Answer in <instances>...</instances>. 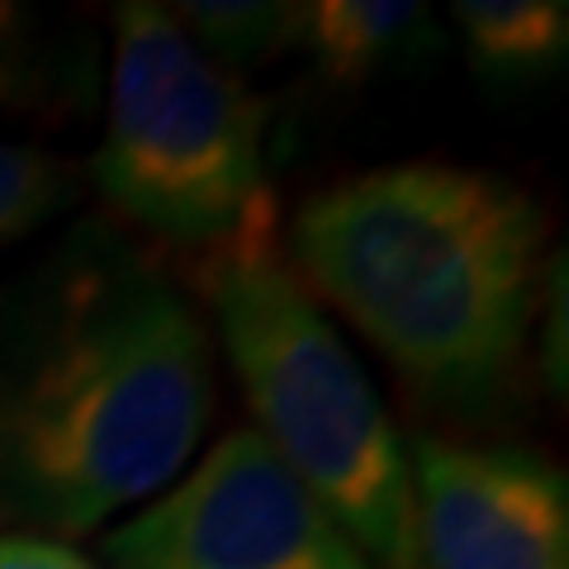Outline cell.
Listing matches in <instances>:
<instances>
[{
    "label": "cell",
    "instance_id": "3957f363",
    "mask_svg": "<svg viewBox=\"0 0 569 569\" xmlns=\"http://www.w3.org/2000/svg\"><path fill=\"white\" fill-rule=\"evenodd\" d=\"M200 290L266 451L328 508L370 569H418L408 447L342 332L284 261L276 200L204 247Z\"/></svg>",
    "mask_w": 569,
    "mask_h": 569
},
{
    "label": "cell",
    "instance_id": "8992f818",
    "mask_svg": "<svg viewBox=\"0 0 569 569\" xmlns=\"http://www.w3.org/2000/svg\"><path fill=\"white\" fill-rule=\"evenodd\" d=\"M408 479L418 569H569V485L550 460L422 437Z\"/></svg>",
    "mask_w": 569,
    "mask_h": 569
},
{
    "label": "cell",
    "instance_id": "5b68a950",
    "mask_svg": "<svg viewBox=\"0 0 569 569\" xmlns=\"http://www.w3.org/2000/svg\"><path fill=\"white\" fill-rule=\"evenodd\" d=\"M104 569H370V560L252 427H238L104 531Z\"/></svg>",
    "mask_w": 569,
    "mask_h": 569
},
{
    "label": "cell",
    "instance_id": "6da1fadb",
    "mask_svg": "<svg viewBox=\"0 0 569 569\" xmlns=\"http://www.w3.org/2000/svg\"><path fill=\"white\" fill-rule=\"evenodd\" d=\"M213 418L209 328L142 261L67 271L0 351V527L91 537L157 498Z\"/></svg>",
    "mask_w": 569,
    "mask_h": 569
},
{
    "label": "cell",
    "instance_id": "9c48e42d",
    "mask_svg": "<svg viewBox=\"0 0 569 569\" xmlns=\"http://www.w3.org/2000/svg\"><path fill=\"white\" fill-rule=\"evenodd\" d=\"M194 48L209 52L219 67L242 77L247 62H266L295 48L299 6H242V0H186L171 6Z\"/></svg>",
    "mask_w": 569,
    "mask_h": 569
},
{
    "label": "cell",
    "instance_id": "7c38bea8",
    "mask_svg": "<svg viewBox=\"0 0 569 569\" xmlns=\"http://www.w3.org/2000/svg\"><path fill=\"white\" fill-rule=\"evenodd\" d=\"M0 569H104V565L71 550L67 541L29 537V531H0Z\"/></svg>",
    "mask_w": 569,
    "mask_h": 569
},
{
    "label": "cell",
    "instance_id": "7a4b0ae2",
    "mask_svg": "<svg viewBox=\"0 0 569 569\" xmlns=\"http://www.w3.org/2000/svg\"><path fill=\"white\" fill-rule=\"evenodd\" d=\"M290 242L309 295L427 395L479 403L512 376L546 261V209L508 176L376 167L309 194Z\"/></svg>",
    "mask_w": 569,
    "mask_h": 569
},
{
    "label": "cell",
    "instance_id": "ba28073f",
    "mask_svg": "<svg viewBox=\"0 0 569 569\" xmlns=\"http://www.w3.org/2000/svg\"><path fill=\"white\" fill-rule=\"evenodd\" d=\"M466 58L489 81L550 77L569 52V6L560 0H456Z\"/></svg>",
    "mask_w": 569,
    "mask_h": 569
},
{
    "label": "cell",
    "instance_id": "52a82bcc",
    "mask_svg": "<svg viewBox=\"0 0 569 569\" xmlns=\"http://www.w3.org/2000/svg\"><path fill=\"white\" fill-rule=\"evenodd\" d=\"M427 24V6L413 0H309L299 6L295 48L328 86H361L408 58Z\"/></svg>",
    "mask_w": 569,
    "mask_h": 569
},
{
    "label": "cell",
    "instance_id": "277c9868",
    "mask_svg": "<svg viewBox=\"0 0 569 569\" xmlns=\"http://www.w3.org/2000/svg\"><path fill=\"white\" fill-rule=\"evenodd\" d=\"M266 123L271 104L194 48L171 6L114 10L110 104L91 171L119 213L200 252L223 242L271 200Z\"/></svg>",
    "mask_w": 569,
    "mask_h": 569
},
{
    "label": "cell",
    "instance_id": "8fae6325",
    "mask_svg": "<svg viewBox=\"0 0 569 569\" xmlns=\"http://www.w3.org/2000/svg\"><path fill=\"white\" fill-rule=\"evenodd\" d=\"M43 52L33 43L29 14L0 0V110H20L39 96Z\"/></svg>",
    "mask_w": 569,
    "mask_h": 569
},
{
    "label": "cell",
    "instance_id": "30bf717a",
    "mask_svg": "<svg viewBox=\"0 0 569 569\" xmlns=\"http://www.w3.org/2000/svg\"><path fill=\"white\" fill-rule=\"evenodd\" d=\"M71 194H77V181L58 157L24 148V142H0V247L29 238Z\"/></svg>",
    "mask_w": 569,
    "mask_h": 569
}]
</instances>
